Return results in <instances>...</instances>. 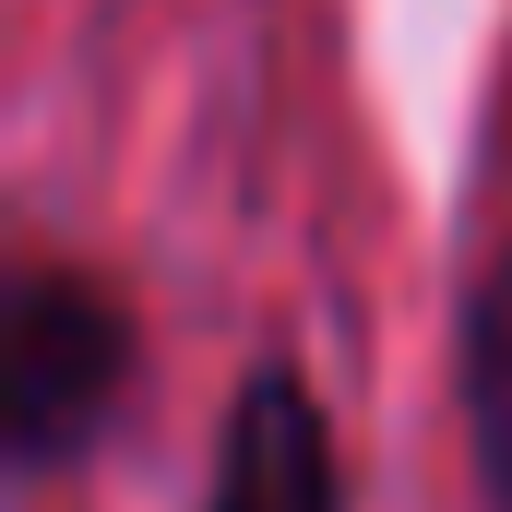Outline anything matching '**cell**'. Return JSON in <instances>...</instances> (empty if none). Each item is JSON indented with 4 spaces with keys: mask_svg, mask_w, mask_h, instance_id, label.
Here are the masks:
<instances>
[{
    "mask_svg": "<svg viewBox=\"0 0 512 512\" xmlns=\"http://www.w3.org/2000/svg\"><path fill=\"white\" fill-rule=\"evenodd\" d=\"M143 382V322L108 274L84 262H24L0 310V453L24 489L72 477Z\"/></svg>",
    "mask_w": 512,
    "mask_h": 512,
    "instance_id": "obj_1",
    "label": "cell"
},
{
    "mask_svg": "<svg viewBox=\"0 0 512 512\" xmlns=\"http://www.w3.org/2000/svg\"><path fill=\"white\" fill-rule=\"evenodd\" d=\"M191 512H346V453H334V417H322L298 358H251L239 370Z\"/></svg>",
    "mask_w": 512,
    "mask_h": 512,
    "instance_id": "obj_2",
    "label": "cell"
},
{
    "mask_svg": "<svg viewBox=\"0 0 512 512\" xmlns=\"http://www.w3.org/2000/svg\"><path fill=\"white\" fill-rule=\"evenodd\" d=\"M453 405H465V453H477L489 512H512V239L465 274V310H453Z\"/></svg>",
    "mask_w": 512,
    "mask_h": 512,
    "instance_id": "obj_3",
    "label": "cell"
}]
</instances>
